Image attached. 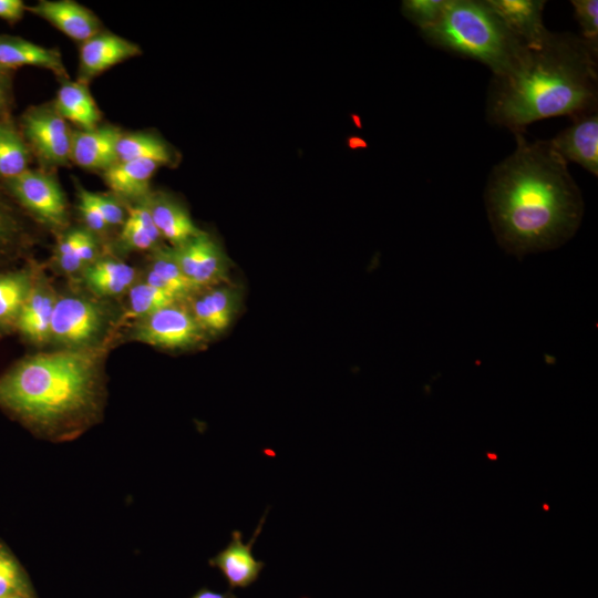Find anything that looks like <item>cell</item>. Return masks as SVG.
<instances>
[{"instance_id": "1", "label": "cell", "mask_w": 598, "mask_h": 598, "mask_svg": "<svg viewBox=\"0 0 598 598\" xmlns=\"http://www.w3.org/2000/svg\"><path fill=\"white\" fill-rule=\"evenodd\" d=\"M515 136V151L491 172L485 203L498 244L523 257L557 248L573 237L584 200L567 162L549 140Z\"/></svg>"}, {"instance_id": "2", "label": "cell", "mask_w": 598, "mask_h": 598, "mask_svg": "<svg viewBox=\"0 0 598 598\" xmlns=\"http://www.w3.org/2000/svg\"><path fill=\"white\" fill-rule=\"evenodd\" d=\"M115 346L21 357L0 374V410L40 439L79 437L102 421L106 360Z\"/></svg>"}, {"instance_id": "3", "label": "cell", "mask_w": 598, "mask_h": 598, "mask_svg": "<svg viewBox=\"0 0 598 598\" xmlns=\"http://www.w3.org/2000/svg\"><path fill=\"white\" fill-rule=\"evenodd\" d=\"M597 53L579 35L553 33L528 48L519 63L493 76L487 117L515 133L536 121L597 111Z\"/></svg>"}, {"instance_id": "4", "label": "cell", "mask_w": 598, "mask_h": 598, "mask_svg": "<svg viewBox=\"0 0 598 598\" xmlns=\"http://www.w3.org/2000/svg\"><path fill=\"white\" fill-rule=\"evenodd\" d=\"M421 33L432 45L482 62L493 76L513 70L528 49L488 0H446L439 19Z\"/></svg>"}, {"instance_id": "5", "label": "cell", "mask_w": 598, "mask_h": 598, "mask_svg": "<svg viewBox=\"0 0 598 598\" xmlns=\"http://www.w3.org/2000/svg\"><path fill=\"white\" fill-rule=\"evenodd\" d=\"M125 326L120 301L99 298L70 281L58 290L49 347L52 350H89L117 346Z\"/></svg>"}, {"instance_id": "6", "label": "cell", "mask_w": 598, "mask_h": 598, "mask_svg": "<svg viewBox=\"0 0 598 598\" xmlns=\"http://www.w3.org/2000/svg\"><path fill=\"white\" fill-rule=\"evenodd\" d=\"M185 300L163 307L127 323L122 341L140 342L161 350H192L207 341Z\"/></svg>"}, {"instance_id": "7", "label": "cell", "mask_w": 598, "mask_h": 598, "mask_svg": "<svg viewBox=\"0 0 598 598\" xmlns=\"http://www.w3.org/2000/svg\"><path fill=\"white\" fill-rule=\"evenodd\" d=\"M2 185L32 219L54 230H62L68 226V203L59 183L52 176L28 169Z\"/></svg>"}, {"instance_id": "8", "label": "cell", "mask_w": 598, "mask_h": 598, "mask_svg": "<svg viewBox=\"0 0 598 598\" xmlns=\"http://www.w3.org/2000/svg\"><path fill=\"white\" fill-rule=\"evenodd\" d=\"M47 269L44 264L37 261L32 286L16 326V334L19 339L38 350L49 347L58 296V288L49 278Z\"/></svg>"}, {"instance_id": "9", "label": "cell", "mask_w": 598, "mask_h": 598, "mask_svg": "<svg viewBox=\"0 0 598 598\" xmlns=\"http://www.w3.org/2000/svg\"><path fill=\"white\" fill-rule=\"evenodd\" d=\"M171 248L182 272L197 289L227 281L228 258L209 234L203 231Z\"/></svg>"}, {"instance_id": "10", "label": "cell", "mask_w": 598, "mask_h": 598, "mask_svg": "<svg viewBox=\"0 0 598 598\" xmlns=\"http://www.w3.org/2000/svg\"><path fill=\"white\" fill-rule=\"evenodd\" d=\"M24 136L49 165H61L71 157L72 137L65 120L48 106L33 107L22 116Z\"/></svg>"}, {"instance_id": "11", "label": "cell", "mask_w": 598, "mask_h": 598, "mask_svg": "<svg viewBox=\"0 0 598 598\" xmlns=\"http://www.w3.org/2000/svg\"><path fill=\"white\" fill-rule=\"evenodd\" d=\"M38 244L31 218L0 184V269L23 265Z\"/></svg>"}, {"instance_id": "12", "label": "cell", "mask_w": 598, "mask_h": 598, "mask_svg": "<svg viewBox=\"0 0 598 598\" xmlns=\"http://www.w3.org/2000/svg\"><path fill=\"white\" fill-rule=\"evenodd\" d=\"M268 508L261 516L249 542H243L240 530H233L227 546L208 560L210 567L217 568L229 586V590L244 589L251 586L265 568V563L255 558L252 546L256 543L266 520Z\"/></svg>"}, {"instance_id": "13", "label": "cell", "mask_w": 598, "mask_h": 598, "mask_svg": "<svg viewBox=\"0 0 598 598\" xmlns=\"http://www.w3.org/2000/svg\"><path fill=\"white\" fill-rule=\"evenodd\" d=\"M549 141L567 163L575 162L598 175L597 111L571 118V124Z\"/></svg>"}, {"instance_id": "14", "label": "cell", "mask_w": 598, "mask_h": 598, "mask_svg": "<svg viewBox=\"0 0 598 598\" xmlns=\"http://www.w3.org/2000/svg\"><path fill=\"white\" fill-rule=\"evenodd\" d=\"M138 276L140 271L124 260L100 256L75 280L70 281H75L99 298L120 301Z\"/></svg>"}, {"instance_id": "15", "label": "cell", "mask_w": 598, "mask_h": 598, "mask_svg": "<svg viewBox=\"0 0 598 598\" xmlns=\"http://www.w3.org/2000/svg\"><path fill=\"white\" fill-rule=\"evenodd\" d=\"M236 288L221 283L197 290L185 302L203 331L209 336L224 331L238 307Z\"/></svg>"}, {"instance_id": "16", "label": "cell", "mask_w": 598, "mask_h": 598, "mask_svg": "<svg viewBox=\"0 0 598 598\" xmlns=\"http://www.w3.org/2000/svg\"><path fill=\"white\" fill-rule=\"evenodd\" d=\"M511 32L526 47L536 48L549 35L543 22L546 1L488 0Z\"/></svg>"}, {"instance_id": "17", "label": "cell", "mask_w": 598, "mask_h": 598, "mask_svg": "<svg viewBox=\"0 0 598 598\" xmlns=\"http://www.w3.org/2000/svg\"><path fill=\"white\" fill-rule=\"evenodd\" d=\"M27 10L43 18L73 40L85 42L100 31V21L93 12L75 1L41 0Z\"/></svg>"}, {"instance_id": "18", "label": "cell", "mask_w": 598, "mask_h": 598, "mask_svg": "<svg viewBox=\"0 0 598 598\" xmlns=\"http://www.w3.org/2000/svg\"><path fill=\"white\" fill-rule=\"evenodd\" d=\"M137 54V44L112 33H97L81 45L80 79L84 84V81Z\"/></svg>"}, {"instance_id": "19", "label": "cell", "mask_w": 598, "mask_h": 598, "mask_svg": "<svg viewBox=\"0 0 598 598\" xmlns=\"http://www.w3.org/2000/svg\"><path fill=\"white\" fill-rule=\"evenodd\" d=\"M37 260L31 258L21 266L0 269V339L16 334L22 306L32 286Z\"/></svg>"}, {"instance_id": "20", "label": "cell", "mask_w": 598, "mask_h": 598, "mask_svg": "<svg viewBox=\"0 0 598 598\" xmlns=\"http://www.w3.org/2000/svg\"><path fill=\"white\" fill-rule=\"evenodd\" d=\"M122 135L111 125L78 131L72 137L71 158L83 168L106 171L117 163L116 145Z\"/></svg>"}, {"instance_id": "21", "label": "cell", "mask_w": 598, "mask_h": 598, "mask_svg": "<svg viewBox=\"0 0 598 598\" xmlns=\"http://www.w3.org/2000/svg\"><path fill=\"white\" fill-rule=\"evenodd\" d=\"M162 238L176 246L203 233L193 221L189 213L177 200L164 195H147L142 199Z\"/></svg>"}, {"instance_id": "22", "label": "cell", "mask_w": 598, "mask_h": 598, "mask_svg": "<svg viewBox=\"0 0 598 598\" xmlns=\"http://www.w3.org/2000/svg\"><path fill=\"white\" fill-rule=\"evenodd\" d=\"M21 66H39L53 71L60 76L68 73L56 50L48 49L18 37H0V70Z\"/></svg>"}, {"instance_id": "23", "label": "cell", "mask_w": 598, "mask_h": 598, "mask_svg": "<svg viewBox=\"0 0 598 598\" xmlns=\"http://www.w3.org/2000/svg\"><path fill=\"white\" fill-rule=\"evenodd\" d=\"M138 277L148 285L167 291L182 300H186L199 290L184 276L171 247L159 246L152 250L148 262Z\"/></svg>"}, {"instance_id": "24", "label": "cell", "mask_w": 598, "mask_h": 598, "mask_svg": "<svg viewBox=\"0 0 598 598\" xmlns=\"http://www.w3.org/2000/svg\"><path fill=\"white\" fill-rule=\"evenodd\" d=\"M161 164L148 159L117 162L106 171V185L120 197L144 199L148 195L150 181Z\"/></svg>"}, {"instance_id": "25", "label": "cell", "mask_w": 598, "mask_h": 598, "mask_svg": "<svg viewBox=\"0 0 598 598\" xmlns=\"http://www.w3.org/2000/svg\"><path fill=\"white\" fill-rule=\"evenodd\" d=\"M55 111L81 131H91L97 127L101 120L100 111L83 83L64 82L56 93Z\"/></svg>"}, {"instance_id": "26", "label": "cell", "mask_w": 598, "mask_h": 598, "mask_svg": "<svg viewBox=\"0 0 598 598\" xmlns=\"http://www.w3.org/2000/svg\"><path fill=\"white\" fill-rule=\"evenodd\" d=\"M118 239L121 247L128 251H152L159 247L162 236L143 200L127 208Z\"/></svg>"}, {"instance_id": "27", "label": "cell", "mask_w": 598, "mask_h": 598, "mask_svg": "<svg viewBox=\"0 0 598 598\" xmlns=\"http://www.w3.org/2000/svg\"><path fill=\"white\" fill-rule=\"evenodd\" d=\"M29 151L13 121H0V181L7 182L28 171Z\"/></svg>"}, {"instance_id": "28", "label": "cell", "mask_w": 598, "mask_h": 598, "mask_svg": "<svg viewBox=\"0 0 598 598\" xmlns=\"http://www.w3.org/2000/svg\"><path fill=\"white\" fill-rule=\"evenodd\" d=\"M125 324L182 299L138 279L122 298Z\"/></svg>"}, {"instance_id": "29", "label": "cell", "mask_w": 598, "mask_h": 598, "mask_svg": "<svg viewBox=\"0 0 598 598\" xmlns=\"http://www.w3.org/2000/svg\"><path fill=\"white\" fill-rule=\"evenodd\" d=\"M116 156L117 162L148 159L161 165L172 159L168 146L161 138L145 133L122 135L116 145Z\"/></svg>"}, {"instance_id": "30", "label": "cell", "mask_w": 598, "mask_h": 598, "mask_svg": "<svg viewBox=\"0 0 598 598\" xmlns=\"http://www.w3.org/2000/svg\"><path fill=\"white\" fill-rule=\"evenodd\" d=\"M37 598L29 574L10 547L0 540V598Z\"/></svg>"}, {"instance_id": "31", "label": "cell", "mask_w": 598, "mask_h": 598, "mask_svg": "<svg viewBox=\"0 0 598 598\" xmlns=\"http://www.w3.org/2000/svg\"><path fill=\"white\" fill-rule=\"evenodd\" d=\"M80 228L63 234L53 250L49 267L58 275L75 280L85 269L76 254Z\"/></svg>"}, {"instance_id": "32", "label": "cell", "mask_w": 598, "mask_h": 598, "mask_svg": "<svg viewBox=\"0 0 598 598\" xmlns=\"http://www.w3.org/2000/svg\"><path fill=\"white\" fill-rule=\"evenodd\" d=\"M575 18L580 27V38L598 51V1L573 0Z\"/></svg>"}, {"instance_id": "33", "label": "cell", "mask_w": 598, "mask_h": 598, "mask_svg": "<svg viewBox=\"0 0 598 598\" xmlns=\"http://www.w3.org/2000/svg\"><path fill=\"white\" fill-rule=\"evenodd\" d=\"M445 3L446 0H406L402 2V12L422 31L439 19Z\"/></svg>"}, {"instance_id": "34", "label": "cell", "mask_w": 598, "mask_h": 598, "mask_svg": "<svg viewBox=\"0 0 598 598\" xmlns=\"http://www.w3.org/2000/svg\"><path fill=\"white\" fill-rule=\"evenodd\" d=\"M78 208L89 231L93 235H103L107 231L110 227L92 202L90 192L84 188L79 189Z\"/></svg>"}, {"instance_id": "35", "label": "cell", "mask_w": 598, "mask_h": 598, "mask_svg": "<svg viewBox=\"0 0 598 598\" xmlns=\"http://www.w3.org/2000/svg\"><path fill=\"white\" fill-rule=\"evenodd\" d=\"M90 197L109 227L123 225L126 218L125 212L114 197L91 192Z\"/></svg>"}, {"instance_id": "36", "label": "cell", "mask_w": 598, "mask_h": 598, "mask_svg": "<svg viewBox=\"0 0 598 598\" xmlns=\"http://www.w3.org/2000/svg\"><path fill=\"white\" fill-rule=\"evenodd\" d=\"M27 10V7L21 0H0V19L9 22L19 21Z\"/></svg>"}, {"instance_id": "37", "label": "cell", "mask_w": 598, "mask_h": 598, "mask_svg": "<svg viewBox=\"0 0 598 598\" xmlns=\"http://www.w3.org/2000/svg\"><path fill=\"white\" fill-rule=\"evenodd\" d=\"M11 103V87L6 71L0 70V121L7 117Z\"/></svg>"}, {"instance_id": "38", "label": "cell", "mask_w": 598, "mask_h": 598, "mask_svg": "<svg viewBox=\"0 0 598 598\" xmlns=\"http://www.w3.org/2000/svg\"><path fill=\"white\" fill-rule=\"evenodd\" d=\"M190 598H237L233 590L215 591L207 587H203L197 590Z\"/></svg>"}, {"instance_id": "39", "label": "cell", "mask_w": 598, "mask_h": 598, "mask_svg": "<svg viewBox=\"0 0 598 598\" xmlns=\"http://www.w3.org/2000/svg\"><path fill=\"white\" fill-rule=\"evenodd\" d=\"M2 598H24V597H20V596H8V597H2Z\"/></svg>"}]
</instances>
